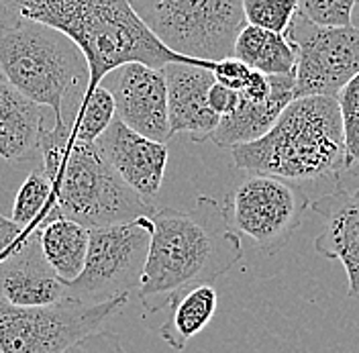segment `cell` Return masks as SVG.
I'll use <instances>...</instances> for the list:
<instances>
[{"mask_svg": "<svg viewBox=\"0 0 359 353\" xmlns=\"http://www.w3.org/2000/svg\"><path fill=\"white\" fill-rule=\"evenodd\" d=\"M90 245V229L82 222L57 217L41 229V249L45 260L55 269L60 280L74 282L86 264Z\"/></svg>", "mask_w": 359, "mask_h": 353, "instance_id": "20", "label": "cell"}, {"mask_svg": "<svg viewBox=\"0 0 359 353\" xmlns=\"http://www.w3.org/2000/svg\"><path fill=\"white\" fill-rule=\"evenodd\" d=\"M239 94L243 98H247V100H264V98H268L269 94H271V76L253 69L251 76H249V82L245 84V88L241 90Z\"/></svg>", "mask_w": 359, "mask_h": 353, "instance_id": "30", "label": "cell"}, {"mask_svg": "<svg viewBox=\"0 0 359 353\" xmlns=\"http://www.w3.org/2000/svg\"><path fill=\"white\" fill-rule=\"evenodd\" d=\"M149 219V253L137 288L145 312L165 310L186 288L212 284L243 258L239 235L212 197H198L190 211L156 208Z\"/></svg>", "mask_w": 359, "mask_h": 353, "instance_id": "1", "label": "cell"}, {"mask_svg": "<svg viewBox=\"0 0 359 353\" xmlns=\"http://www.w3.org/2000/svg\"><path fill=\"white\" fill-rule=\"evenodd\" d=\"M33 231H35V229H33ZM29 233H31L29 229H22L21 225H17L13 219H6V217L0 213V260H2L8 251L17 249V247L29 237Z\"/></svg>", "mask_w": 359, "mask_h": 353, "instance_id": "29", "label": "cell"}, {"mask_svg": "<svg viewBox=\"0 0 359 353\" xmlns=\"http://www.w3.org/2000/svg\"><path fill=\"white\" fill-rule=\"evenodd\" d=\"M114 72L116 78L111 92L114 96L116 119L154 141L168 143L172 139V131L163 67L131 62Z\"/></svg>", "mask_w": 359, "mask_h": 353, "instance_id": "11", "label": "cell"}, {"mask_svg": "<svg viewBox=\"0 0 359 353\" xmlns=\"http://www.w3.org/2000/svg\"><path fill=\"white\" fill-rule=\"evenodd\" d=\"M96 143L109 159V164L116 170V174L139 197L149 202L156 199L165 176L168 143L154 141L133 131L116 116L109 125V129L98 137Z\"/></svg>", "mask_w": 359, "mask_h": 353, "instance_id": "12", "label": "cell"}, {"mask_svg": "<svg viewBox=\"0 0 359 353\" xmlns=\"http://www.w3.org/2000/svg\"><path fill=\"white\" fill-rule=\"evenodd\" d=\"M47 125L41 105L27 98L0 74V157L19 164L39 154V139Z\"/></svg>", "mask_w": 359, "mask_h": 353, "instance_id": "17", "label": "cell"}, {"mask_svg": "<svg viewBox=\"0 0 359 353\" xmlns=\"http://www.w3.org/2000/svg\"><path fill=\"white\" fill-rule=\"evenodd\" d=\"M64 353H127L121 337L112 331H96L72 345Z\"/></svg>", "mask_w": 359, "mask_h": 353, "instance_id": "27", "label": "cell"}, {"mask_svg": "<svg viewBox=\"0 0 359 353\" xmlns=\"http://www.w3.org/2000/svg\"><path fill=\"white\" fill-rule=\"evenodd\" d=\"M131 2V6H133L135 11L141 15V13H145L147 8H151L154 4H157L159 0H129Z\"/></svg>", "mask_w": 359, "mask_h": 353, "instance_id": "32", "label": "cell"}, {"mask_svg": "<svg viewBox=\"0 0 359 353\" xmlns=\"http://www.w3.org/2000/svg\"><path fill=\"white\" fill-rule=\"evenodd\" d=\"M311 200L292 180L264 174L249 176L224 200L231 227L262 251H276L298 231Z\"/></svg>", "mask_w": 359, "mask_h": 353, "instance_id": "9", "label": "cell"}, {"mask_svg": "<svg viewBox=\"0 0 359 353\" xmlns=\"http://www.w3.org/2000/svg\"><path fill=\"white\" fill-rule=\"evenodd\" d=\"M296 45V98L333 96L359 74V29L318 27L298 15L290 29Z\"/></svg>", "mask_w": 359, "mask_h": 353, "instance_id": "10", "label": "cell"}, {"mask_svg": "<svg viewBox=\"0 0 359 353\" xmlns=\"http://www.w3.org/2000/svg\"><path fill=\"white\" fill-rule=\"evenodd\" d=\"M151 241V219L94 227L82 274L66 284V296L96 305L139 288Z\"/></svg>", "mask_w": 359, "mask_h": 353, "instance_id": "8", "label": "cell"}, {"mask_svg": "<svg viewBox=\"0 0 359 353\" xmlns=\"http://www.w3.org/2000/svg\"><path fill=\"white\" fill-rule=\"evenodd\" d=\"M219 309V292L212 284H198L178 292L170 305L168 317L159 327V337L176 352H184L198 333L215 319Z\"/></svg>", "mask_w": 359, "mask_h": 353, "instance_id": "18", "label": "cell"}, {"mask_svg": "<svg viewBox=\"0 0 359 353\" xmlns=\"http://www.w3.org/2000/svg\"><path fill=\"white\" fill-rule=\"evenodd\" d=\"M335 180L341 188H358L359 186V164L358 166H353L351 170H345L343 174H339Z\"/></svg>", "mask_w": 359, "mask_h": 353, "instance_id": "31", "label": "cell"}, {"mask_svg": "<svg viewBox=\"0 0 359 353\" xmlns=\"http://www.w3.org/2000/svg\"><path fill=\"white\" fill-rule=\"evenodd\" d=\"M168 80V111L172 137L184 133L192 141H206L221 123L212 111L208 92L215 84L212 69L190 64H168L163 67Z\"/></svg>", "mask_w": 359, "mask_h": 353, "instance_id": "15", "label": "cell"}, {"mask_svg": "<svg viewBox=\"0 0 359 353\" xmlns=\"http://www.w3.org/2000/svg\"><path fill=\"white\" fill-rule=\"evenodd\" d=\"M233 55L268 76H288L296 69V45L290 35L253 25H245L237 35Z\"/></svg>", "mask_w": 359, "mask_h": 353, "instance_id": "19", "label": "cell"}, {"mask_svg": "<svg viewBox=\"0 0 359 353\" xmlns=\"http://www.w3.org/2000/svg\"><path fill=\"white\" fill-rule=\"evenodd\" d=\"M241 100V94L237 90H231L229 86H224L221 82L215 80V84L210 86V92H208V102L212 107V111L217 112L219 116H224L229 112H233L237 109Z\"/></svg>", "mask_w": 359, "mask_h": 353, "instance_id": "28", "label": "cell"}, {"mask_svg": "<svg viewBox=\"0 0 359 353\" xmlns=\"http://www.w3.org/2000/svg\"><path fill=\"white\" fill-rule=\"evenodd\" d=\"M78 100L80 102H76V109L67 114L66 123L76 139L96 143L116 116L114 96L111 90L98 84L96 88L82 94V98Z\"/></svg>", "mask_w": 359, "mask_h": 353, "instance_id": "22", "label": "cell"}, {"mask_svg": "<svg viewBox=\"0 0 359 353\" xmlns=\"http://www.w3.org/2000/svg\"><path fill=\"white\" fill-rule=\"evenodd\" d=\"M251 67L247 66L245 62L237 60L235 55H229L224 60H219L215 67H212V76L217 82H221L224 86H229L231 90H241L245 88V84L249 82V76H251Z\"/></svg>", "mask_w": 359, "mask_h": 353, "instance_id": "26", "label": "cell"}, {"mask_svg": "<svg viewBox=\"0 0 359 353\" xmlns=\"http://www.w3.org/2000/svg\"><path fill=\"white\" fill-rule=\"evenodd\" d=\"M0 74L27 98L51 109L53 123H66L67 100L84 94L90 82L80 45L60 29L21 17L0 21Z\"/></svg>", "mask_w": 359, "mask_h": 353, "instance_id": "5", "label": "cell"}, {"mask_svg": "<svg viewBox=\"0 0 359 353\" xmlns=\"http://www.w3.org/2000/svg\"><path fill=\"white\" fill-rule=\"evenodd\" d=\"M296 98L294 74L271 76V94L264 100H247L241 96L237 109L221 116L219 127L210 135V141L223 149L251 143L276 125L284 109Z\"/></svg>", "mask_w": 359, "mask_h": 353, "instance_id": "16", "label": "cell"}, {"mask_svg": "<svg viewBox=\"0 0 359 353\" xmlns=\"http://www.w3.org/2000/svg\"><path fill=\"white\" fill-rule=\"evenodd\" d=\"M13 17L43 22L72 37L86 55V92L125 64H190L212 69L217 62L194 60L172 51L154 35L129 0H0ZM84 92V94H86Z\"/></svg>", "mask_w": 359, "mask_h": 353, "instance_id": "2", "label": "cell"}, {"mask_svg": "<svg viewBox=\"0 0 359 353\" xmlns=\"http://www.w3.org/2000/svg\"><path fill=\"white\" fill-rule=\"evenodd\" d=\"M39 155L53 184L55 204L67 219L94 229L135 221L156 211L116 174L98 143L76 139L67 123L45 125Z\"/></svg>", "mask_w": 359, "mask_h": 353, "instance_id": "3", "label": "cell"}, {"mask_svg": "<svg viewBox=\"0 0 359 353\" xmlns=\"http://www.w3.org/2000/svg\"><path fill=\"white\" fill-rule=\"evenodd\" d=\"M57 217H62V213L55 204L51 180L45 174L43 168L33 170L15 197L11 219L21 225L22 229L33 231V229H43L47 222Z\"/></svg>", "mask_w": 359, "mask_h": 353, "instance_id": "21", "label": "cell"}, {"mask_svg": "<svg viewBox=\"0 0 359 353\" xmlns=\"http://www.w3.org/2000/svg\"><path fill=\"white\" fill-rule=\"evenodd\" d=\"M323 219V231L314 239V249L325 260L341 262L347 272V294L359 300V186L341 188L311 202Z\"/></svg>", "mask_w": 359, "mask_h": 353, "instance_id": "14", "label": "cell"}, {"mask_svg": "<svg viewBox=\"0 0 359 353\" xmlns=\"http://www.w3.org/2000/svg\"><path fill=\"white\" fill-rule=\"evenodd\" d=\"M129 294L86 305L62 298L43 307H15L0 300V353H64L121 312Z\"/></svg>", "mask_w": 359, "mask_h": 353, "instance_id": "6", "label": "cell"}, {"mask_svg": "<svg viewBox=\"0 0 359 353\" xmlns=\"http://www.w3.org/2000/svg\"><path fill=\"white\" fill-rule=\"evenodd\" d=\"M139 17L165 47L204 62L233 55L247 25L243 0H159Z\"/></svg>", "mask_w": 359, "mask_h": 353, "instance_id": "7", "label": "cell"}, {"mask_svg": "<svg viewBox=\"0 0 359 353\" xmlns=\"http://www.w3.org/2000/svg\"><path fill=\"white\" fill-rule=\"evenodd\" d=\"M337 102L345 137V170H351L359 164V74L337 94Z\"/></svg>", "mask_w": 359, "mask_h": 353, "instance_id": "24", "label": "cell"}, {"mask_svg": "<svg viewBox=\"0 0 359 353\" xmlns=\"http://www.w3.org/2000/svg\"><path fill=\"white\" fill-rule=\"evenodd\" d=\"M358 0H298L300 15L318 27H349Z\"/></svg>", "mask_w": 359, "mask_h": 353, "instance_id": "25", "label": "cell"}, {"mask_svg": "<svg viewBox=\"0 0 359 353\" xmlns=\"http://www.w3.org/2000/svg\"><path fill=\"white\" fill-rule=\"evenodd\" d=\"M247 174L284 180L337 178L345 172V137L333 96L294 98L264 137L231 149Z\"/></svg>", "mask_w": 359, "mask_h": 353, "instance_id": "4", "label": "cell"}, {"mask_svg": "<svg viewBox=\"0 0 359 353\" xmlns=\"http://www.w3.org/2000/svg\"><path fill=\"white\" fill-rule=\"evenodd\" d=\"M66 298V284L45 260L41 229L0 260V300L15 307H43Z\"/></svg>", "mask_w": 359, "mask_h": 353, "instance_id": "13", "label": "cell"}, {"mask_svg": "<svg viewBox=\"0 0 359 353\" xmlns=\"http://www.w3.org/2000/svg\"><path fill=\"white\" fill-rule=\"evenodd\" d=\"M247 25L288 35L300 15L298 0H243Z\"/></svg>", "mask_w": 359, "mask_h": 353, "instance_id": "23", "label": "cell"}]
</instances>
